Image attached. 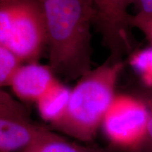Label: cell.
<instances>
[{
	"label": "cell",
	"instance_id": "1",
	"mask_svg": "<svg viewBox=\"0 0 152 152\" xmlns=\"http://www.w3.org/2000/svg\"><path fill=\"white\" fill-rule=\"evenodd\" d=\"M47 25L49 66L68 80L92 70V0H40Z\"/></svg>",
	"mask_w": 152,
	"mask_h": 152
},
{
	"label": "cell",
	"instance_id": "2",
	"mask_svg": "<svg viewBox=\"0 0 152 152\" xmlns=\"http://www.w3.org/2000/svg\"><path fill=\"white\" fill-rule=\"evenodd\" d=\"M123 66V62L112 64L106 60L79 79L71 90L66 111L52 126L80 141H92L115 96Z\"/></svg>",
	"mask_w": 152,
	"mask_h": 152
},
{
	"label": "cell",
	"instance_id": "3",
	"mask_svg": "<svg viewBox=\"0 0 152 152\" xmlns=\"http://www.w3.org/2000/svg\"><path fill=\"white\" fill-rule=\"evenodd\" d=\"M0 45L23 61L37 63L47 47L46 20L40 0L0 2Z\"/></svg>",
	"mask_w": 152,
	"mask_h": 152
},
{
	"label": "cell",
	"instance_id": "4",
	"mask_svg": "<svg viewBox=\"0 0 152 152\" xmlns=\"http://www.w3.org/2000/svg\"><path fill=\"white\" fill-rule=\"evenodd\" d=\"M151 114L143 103L123 95H115L102 128L115 147L139 148L143 145Z\"/></svg>",
	"mask_w": 152,
	"mask_h": 152
},
{
	"label": "cell",
	"instance_id": "5",
	"mask_svg": "<svg viewBox=\"0 0 152 152\" xmlns=\"http://www.w3.org/2000/svg\"><path fill=\"white\" fill-rule=\"evenodd\" d=\"M133 0H92L94 25L102 37V44L109 53L112 64L122 62L133 48L128 8Z\"/></svg>",
	"mask_w": 152,
	"mask_h": 152
},
{
	"label": "cell",
	"instance_id": "6",
	"mask_svg": "<svg viewBox=\"0 0 152 152\" xmlns=\"http://www.w3.org/2000/svg\"><path fill=\"white\" fill-rule=\"evenodd\" d=\"M42 129L32 121L23 104L0 90V152H21Z\"/></svg>",
	"mask_w": 152,
	"mask_h": 152
},
{
	"label": "cell",
	"instance_id": "7",
	"mask_svg": "<svg viewBox=\"0 0 152 152\" xmlns=\"http://www.w3.org/2000/svg\"><path fill=\"white\" fill-rule=\"evenodd\" d=\"M56 80L54 73L49 66L29 63L20 66L11 81L10 87L21 100L36 102Z\"/></svg>",
	"mask_w": 152,
	"mask_h": 152
},
{
	"label": "cell",
	"instance_id": "8",
	"mask_svg": "<svg viewBox=\"0 0 152 152\" xmlns=\"http://www.w3.org/2000/svg\"><path fill=\"white\" fill-rule=\"evenodd\" d=\"M71 93L70 89L56 79L36 102L41 117L51 124L60 119L67 108Z\"/></svg>",
	"mask_w": 152,
	"mask_h": 152
},
{
	"label": "cell",
	"instance_id": "9",
	"mask_svg": "<svg viewBox=\"0 0 152 152\" xmlns=\"http://www.w3.org/2000/svg\"><path fill=\"white\" fill-rule=\"evenodd\" d=\"M99 149L69 142L64 137L43 128L33 143L21 152H98Z\"/></svg>",
	"mask_w": 152,
	"mask_h": 152
},
{
	"label": "cell",
	"instance_id": "10",
	"mask_svg": "<svg viewBox=\"0 0 152 152\" xmlns=\"http://www.w3.org/2000/svg\"><path fill=\"white\" fill-rule=\"evenodd\" d=\"M23 62L21 58L13 51L0 45V85L1 87L10 86Z\"/></svg>",
	"mask_w": 152,
	"mask_h": 152
},
{
	"label": "cell",
	"instance_id": "11",
	"mask_svg": "<svg viewBox=\"0 0 152 152\" xmlns=\"http://www.w3.org/2000/svg\"><path fill=\"white\" fill-rule=\"evenodd\" d=\"M131 64L141 74L145 83L152 85V48L137 53L133 56Z\"/></svg>",
	"mask_w": 152,
	"mask_h": 152
},
{
	"label": "cell",
	"instance_id": "12",
	"mask_svg": "<svg viewBox=\"0 0 152 152\" xmlns=\"http://www.w3.org/2000/svg\"><path fill=\"white\" fill-rule=\"evenodd\" d=\"M130 24L132 28L140 30L152 45V16L132 15Z\"/></svg>",
	"mask_w": 152,
	"mask_h": 152
},
{
	"label": "cell",
	"instance_id": "13",
	"mask_svg": "<svg viewBox=\"0 0 152 152\" xmlns=\"http://www.w3.org/2000/svg\"><path fill=\"white\" fill-rule=\"evenodd\" d=\"M132 5L136 9V14L152 16V0H133Z\"/></svg>",
	"mask_w": 152,
	"mask_h": 152
},
{
	"label": "cell",
	"instance_id": "14",
	"mask_svg": "<svg viewBox=\"0 0 152 152\" xmlns=\"http://www.w3.org/2000/svg\"><path fill=\"white\" fill-rule=\"evenodd\" d=\"M145 142H147L148 144H150V146H152V114H151V115H150L149 121H148L147 134H146V138L145 140H144V144Z\"/></svg>",
	"mask_w": 152,
	"mask_h": 152
},
{
	"label": "cell",
	"instance_id": "15",
	"mask_svg": "<svg viewBox=\"0 0 152 152\" xmlns=\"http://www.w3.org/2000/svg\"><path fill=\"white\" fill-rule=\"evenodd\" d=\"M17 1V0H0V2H3V1Z\"/></svg>",
	"mask_w": 152,
	"mask_h": 152
},
{
	"label": "cell",
	"instance_id": "16",
	"mask_svg": "<svg viewBox=\"0 0 152 152\" xmlns=\"http://www.w3.org/2000/svg\"><path fill=\"white\" fill-rule=\"evenodd\" d=\"M108 152H113V151H112L111 149H108Z\"/></svg>",
	"mask_w": 152,
	"mask_h": 152
}]
</instances>
